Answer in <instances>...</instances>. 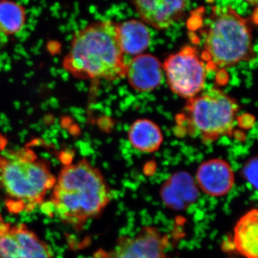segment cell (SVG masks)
Masks as SVG:
<instances>
[{"label": "cell", "instance_id": "2", "mask_svg": "<svg viewBox=\"0 0 258 258\" xmlns=\"http://www.w3.org/2000/svg\"><path fill=\"white\" fill-rule=\"evenodd\" d=\"M118 23L100 20L75 32L62 60L76 79L113 81L125 78L127 62L118 38Z\"/></svg>", "mask_w": 258, "mask_h": 258}, {"label": "cell", "instance_id": "5", "mask_svg": "<svg viewBox=\"0 0 258 258\" xmlns=\"http://www.w3.org/2000/svg\"><path fill=\"white\" fill-rule=\"evenodd\" d=\"M239 105L235 98L217 88H209L187 100L177 115L178 128L190 137L210 143L233 133Z\"/></svg>", "mask_w": 258, "mask_h": 258}, {"label": "cell", "instance_id": "17", "mask_svg": "<svg viewBox=\"0 0 258 258\" xmlns=\"http://www.w3.org/2000/svg\"><path fill=\"white\" fill-rule=\"evenodd\" d=\"M8 41H9V37H7L3 32L0 31V50L6 46Z\"/></svg>", "mask_w": 258, "mask_h": 258}, {"label": "cell", "instance_id": "13", "mask_svg": "<svg viewBox=\"0 0 258 258\" xmlns=\"http://www.w3.org/2000/svg\"><path fill=\"white\" fill-rule=\"evenodd\" d=\"M117 31L123 54L134 57L142 55L150 45V31L143 22L130 20L118 23Z\"/></svg>", "mask_w": 258, "mask_h": 258}, {"label": "cell", "instance_id": "6", "mask_svg": "<svg viewBox=\"0 0 258 258\" xmlns=\"http://www.w3.org/2000/svg\"><path fill=\"white\" fill-rule=\"evenodd\" d=\"M168 86L173 93L187 100L203 92L206 67L196 47L186 45L171 54L162 63Z\"/></svg>", "mask_w": 258, "mask_h": 258}, {"label": "cell", "instance_id": "11", "mask_svg": "<svg viewBox=\"0 0 258 258\" xmlns=\"http://www.w3.org/2000/svg\"><path fill=\"white\" fill-rule=\"evenodd\" d=\"M162 63L155 56L142 54L127 62L125 77L131 87L140 93L154 91L164 78Z\"/></svg>", "mask_w": 258, "mask_h": 258}, {"label": "cell", "instance_id": "12", "mask_svg": "<svg viewBox=\"0 0 258 258\" xmlns=\"http://www.w3.org/2000/svg\"><path fill=\"white\" fill-rule=\"evenodd\" d=\"M236 250L245 258H258V212L252 209L244 214L234 230Z\"/></svg>", "mask_w": 258, "mask_h": 258}, {"label": "cell", "instance_id": "1", "mask_svg": "<svg viewBox=\"0 0 258 258\" xmlns=\"http://www.w3.org/2000/svg\"><path fill=\"white\" fill-rule=\"evenodd\" d=\"M111 200L109 187L101 171L87 159L66 164L61 169L47 212L74 227L99 215Z\"/></svg>", "mask_w": 258, "mask_h": 258}, {"label": "cell", "instance_id": "14", "mask_svg": "<svg viewBox=\"0 0 258 258\" xmlns=\"http://www.w3.org/2000/svg\"><path fill=\"white\" fill-rule=\"evenodd\" d=\"M128 141L139 152H157L164 141L162 132L157 123L149 119H138L129 128Z\"/></svg>", "mask_w": 258, "mask_h": 258}, {"label": "cell", "instance_id": "10", "mask_svg": "<svg viewBox=\"0 0 258 258\" xmlns=\"http://www.w3.org/2000/svg\"><path fill=\"white\" fill-rule=\"evenodd\" d=\"M133 4L142 22L160 30L177 22L187 7V2L171 0H137Z\"/></svg>", "mask_w": 258, "mask_h": 258}, {"label": "cell", "instance_id": "15", "mask_svg": "<svg viewBox=\"0 0 258 258\" xmlns=\"http://www.w3.org/2000/svg\"><path fill=\"white\" fill-rule=\"evenodd\" d=\"M26 11L15 2L0 1V31L9 37L19 33L25 26Z\"/></svg>", "mask_w": 258, "mask_h": 258}, {"label": "cell", "instance_id": "3", "mask_svg": "<svg viewBox=\"0 0 258 258\" xmlns=\"http://www.w3.org/2000/svg\"><path fill=\"white\" fill-rule=\"evenodd\" d=\"M55 181L47 161L30 149L0 153V189L10 212L32 211L43 203Z\"/></svg>", "mask_w": 258, "mask_h": 258}, {"label": "cell", "instance_id": "16", "mask_svg": "<svg viewBox=\"0 0 258 258\" xmlns=\"http://www.w3.org/2000/svg\"><path fill=\"white\" fill-rule=\"evenodd\" d=\"M244 177L248 181L249 184L253 185L257 189V157H254L247 161L242 169Z\"/></svg>", "mask_w": 258, "mask_h": 258}, {"label": "cell", "instance_id": "9", "mask_svg": "<svg viewBox=\"0 0 258 258\" xmlns=\"http://www.w3.org/2000/svg\"><path fill=\"white\" fill-rule=\"evenodd\" d=\"M196 181L204 193L214 198L227 195L235 184V174L228 162L221 159L205 161L197 171Z\"/></svg>", "mask_w": 258, "mask_h": 258}, {"label": "cell", "instance_id": "7", "mask_svg": "<svg viewBox=\"0 0 258 258\" xmlns=\"http://www.w3.org/2000/svg\"><path fill=\"white\" fill-rule=\"evenodd\" d=\"M0 258H54L46 243L26 225L0 221Z\"/></svg>", "mask_w": 258, "mask_h": 258}, {"label": "cell", "instance_id": "8", "mask_svg": "<svg viewBox=\"0 0 258 258\" xmlns=\"http://www.w3.org/2000/svg\"><path fill=\"white\" fill-rule=\"evenodd\" d=\"M166 241L157 229L148 227L122 239L103 258H166Z\"/></svg>", "mask_w": 258, "mask_h": 258}, {"label": "cell", "instance_id": "4", "mask_svg": "<svg viewBox=\"0 0 258 258\" xmlns=\"http://www.w3.org/2000/svg\"><path fill=\"white\" fill-rule=\"evenodd\" d=\"M252 28L231 6L214 7L206 33L205 52L215 68L225 69L254 57Z\"/></svg>", "mask_w": 258, "mask_h": 258}]
</instances>
